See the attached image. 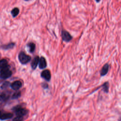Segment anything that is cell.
Segmentation results:
<instances>
[{
	"label": "cell",
	"mask_w": 121,
	"mask_h": 121,
	"mask_svg": "<svg viewBox=\"0 0 121 121\" xmlns=\"http://www.w3.org/2000/svg\"><path fill=\"white\" fill-rule=\"evenodd\" d=\"M8 98V96L5 94L0 95V102L5 101Z\"/></svg>",
	"instance_id": "obj_17"
},
{
	"label": "cell",
	"mask_w": 121,
	"mask_h": 121,
	"mask_svg": "<svg viewBox=\"0 0 121 121\" xmlns=\"http://www.w3.org/2000/svg\"><path fill=\"white\" fill-rule=\"evenodd\" d=\"M12 71L9 69L8 65L2 68L0 71V78L1 79H6L9 78L12 75Z\"/></svg>",
	"instance_id": "obj_1"
},
{
	"label": "cell",
	"mask_w": 121,
	"mask_h": 121,
	"mask_svg": "<svg viewBox=\"0 0 121 121\" xmlns=\"http://www.w3.org/2000/svg\"><path fill=\"white\" fill-rule=\"evenodd\" d=\"M9 83L8 81H6L2 85V86H1V88L2 89L6 88L9 86Z\"/></svg>",
	"instance_id": "obj_19"
},
{
	"label": "cell",
	"mask_w": 121,
	"mask_h": 121,
	"mask_svg": "<svg viewBox=\"0 0 121 121\" xmlns=\"http://www.w3.org/2000/svg\"><path fill=\"white\" fill-rule=\"evenodd\" d=\"M26 0V1H27V0Z\"/></svg>",
	"instance_id": "obj_23"
},
{
	"label": "cell",
	"mask_w": 121,
	"mask_h": 121,
	"mask_svg": "<svg viewBox=\"0 0 121 121\" xmlns=\"http://www.w3.org/2000/svg\"><path fill=\"white\" fill-rule=\"evenodd\" d=\"M13 117V114L10 112L4 113L0 115V120H5L9 119H10Z\"/></svg>",
	"instance_id": "obj_10"
},
{
	"label": "cell",
	"mask_w": 121,
	"mask_h": 121,
	"mask_svg": "<svg viewBox=\"0 0 121 121\" xmlns=\"http://www.w3.org/2000/svg\"><path fill=\"white\" fill-rule=\"evenodd\" d=\"M15 46V43H9L7 44H6V45H3L2 48V49H4V50H9V49H12Z\"/></svg>",
	"instance_id": "obj_13"
},
{
	"label": "cell",
	"mask_w": 121,
	"mask_h": 121,
	"mask_svg": "<svg viewBox=\"0 0 121 121\" xmlns=\"http://www.w3.org/2000/svg\"><path fill=\"white\" fill-rule=\"evenodd\" d=\"M109 65L108 63L105 64L100 70V75L101 76H104L107 74L109 71Z\"/></svg>",
	"instance_id": "obj_8"
},
{
	"label": "cell",
	"mask_w": 121,
	"mask_h": 121,
	"mask_svg": "<svg viewBox=\"0 0 121 121\" xmlns=\"http://www.w3.org/2000/svg\"><path fill=\"white\" fill-rule=\"evenodd\" d=\"M0 114H1V112L0 111Z\"/></svg>",
	"instance_id": "obj_22"
},
{
	"label": "cell",
	"mask_w": 121,
	"mask_h": 121,
	"mask_svg": "<svg viewBox=\"0 0 121 121\" xmlns=\"http://www.w3.org/2000/svg\"><path fill=\"white\" fill-rule=\"evenodd\" d=\"M19 12V9L17 8H15L11 11V14L13 17H16L18 15Z\"/></svg>",
	"instance_id": "obj_14"
},
{
	"label": "cell",
	"mask_w": 121,
	"mask_h": 121,
	"mask_svg": "<svg viewBox=\"0 0 121 121\" xmlns=\"http://www.w3.org/2000/svg\"><path fill=\"white\" fill-rule=\"evenodd\" d=\"M39 60V57L38 56H35L32 60L31 63V66L32 69L33 70H35L37 68V65L38 64Z\"/></svg>",
	"instance_id": "obj_9"
},
{
	"label": "cell",
	"mask_w": 121,
	"mask_h": 121,
	"mask_svg": "<svg viewBox=\"0 0 121 121\" xmlns=\"http://www.w3.org/2000/svg\"><path fill=\"white\" fill-rule=\"evenodd\" d=\"M18 60L22 64H26L29 62L31 59V57L29 55L25 53L24 52H21L18 54Z\"/></svg>",
	"instance_id": "obj_2"
},
{
	"label": "cell",
	"mask_w": 121,
	"mask_h": 121,
	"mask_svg": "<svg viewBox=\"0 0 121 121\" xmlns=\"http://www.w3.org/2000/svg\"><path fill=\"white\" fill-rule=\"evenodd\" d=\"M95 1L96 2H99L100 1V0H95Z\"/></svg>",
	"instance_id": "obj_21"
},
{
	"label": "cell",
	"mask_w": 121,
	"mask_h": 121,
	"mask_svg": "<svg viewBox=\"0 0 121 121\" xmlns=\"http://www.w3.org/2000/svg\"><path fill=\"white\" fill-rule=\"evenodd\" d=\"M27 46L28 47L29 49V51L31 53H33L35 49V44L33 43V42H30L27 43Z\"/></svg>",
	"instance_id": "obj_11"
},
{
	"label": "cell",
	"mask_w": 121,
	"mask_h": 121,
	"mask_svg": "<svg viewBox=\"0 0 121 121\" xmlns=\"http://www.w3.org/2000/svg\"><path fill=\"white\" fill-rule=\"evenodd\" d=\"M21 95V92L20 91H17V92H15L12 96V99H17L18 98H19Z\"/></svg>",
	"instance_id": "obj_16"
},
{
	"label": "cell",
	"mask_w": 121,
	"mask_h": 121,
	"mask_svg": "<svg viewBox=\"0 0 121 121\" xmlns=\"http://www.w3.org/2000/svg\"><path fill=\"white\" fill-rule=\"evenodd\" d=\"M42 86L43 88H47L48 87V85L47 84L45 83H43L42 84Z\"/></svg>",
	"instance_id": "obj_20"
},
{
	"label": "cell",
	"mask_w": 121,
	"mask_h": 121,
	"mask_svg": "<svg viewBox=\"0 0 121 121\" xmlns=\"http://www.w3.org/2000/svg\"><path fill=\"white\" fill-rule=\"evenodd\" d=\"M15 112L17 116H23L26 115L28 113V111L26 109L22 108L21 106L18 105L17 106L13 109Z\"/></svg>",
	"instance_id": "obj_3"
},
{
	"label": "cell",
	"mask_w": 121,
	"mask_h": 121,
	"mask_svg": "<svg viewBox=\"0 0 121 121\" xmlns=\"http://www.w3.org/2000/svg\"><path fill=\"white\" fill-rule=\"evenodd\" d=\"M22 84L21 81L19 80H17L13 82L11 84L10 86L13 90H17L22 86Z\"/></svg>",
	"instance_id": "obj_7"
},
{
	"label": "cell",
	"mask_w": 121,
	"mask_h": 121,
	"mask_svg": "<svg viewBox=\"0 0 121 121\" xmlns=\"http://www.w3.org/2000/svg\"><path fill=\"white\" fill-rule=\"evenodd\" d=\"M41 77L47 81H49L51 78V74L49 70L45 69L41 73Z\"/></svg>",
	"instance_id": "obj_5"
},
{
	"label": "cell",
	"mask_w": 121,
	"mask_h": 121,
	"mask_svg": "<svg viewBox=\"0 0 121 121\" xmlns=\"http://www.w3.org/2000/svg\"><path fill=\"white\" fill-rule=\"evenodd\" d=\"M38 64H39V68L40 69H44L46 67L47 62H46V59H45L44 57L42 56L39 58Z\"/></svg>",
	"instance_id": "obj_6"
},
{
	"label": "cell",
	"mask_w": 121,
	"mask_h": 121,
	"mask_svg": "<svg viewBox=\"0 0 121 121\" xmlns=\"http://www.w3.org/2000/svg\"><path fill=\"white\" fill-rule=\"evenodd\" d=\"M23 117L22 116H17L15 118H14L12 121H23Z\"/></svg>",
	"instance_id": "obj_18"
},
{
	"label": "cell",
	"mask_w": 121,
	"mask_h": 121,
	"mask_svg": "<svg viewBox=\"0 0 121 121\" xmlns=\"http://www.w3.org/2000/svg\"><path fill=\"white\" fill-rule=\"evenodd\" d=\"M101 86L102 87L103 90L106 93H107L109 92V84L108 82H106L104 84H103Z\"/></svg>",
	"instance_id": "obj_12"
},
{
	"label": "cell",
	"mask_w": 121,
	"mask_h": 121,
	"mask_svg": "<svg viewBox=\"0 0 121 121\" xmlns=\"http://www.w3.org/2000/svg\"><path fill=\"white\" fill-rule=\"evenodd\" d=\"M8 65V61L5 59L0 60V69H2Z\"/></svg>",
	"instance_id": "obj_15"
},
{
	"label": "cell",
	"mask_w": 121,
	"mask_h": 121,
	"mask_svg": "<svg viewBox=\"0 0 121 121\" xmlns=\"http://www.w3.org/2000/svg\"><path fill=\"white\" fill-rule=\"evenodd\" d=\"M61 36L63 41L66 42H69L72 39V36L68 31L62 30L61 32Z\"/></svg>",
	"instance_id": "obj_4"
}]
</instances>
